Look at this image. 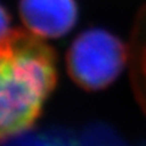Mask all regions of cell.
Listing matches in <instances>:
<instances>
[{
    "instance_id": "6da1fadb",
    "label": "cell",
    "mask_w": 146,
    "mask_h": 146,
    "mask_svg": "<svg viewBox=\"0 0 146 146\" xmlns=\"http://www.w3.org/2000/svg\"><path fill=\"white\" fill-rule=\"evenodd\" d=\"M57 80L56 54L22 29L0 40V143L36 122Z\"/></svg>"
},
{
    "instance_id": "7a4b0ae2",
    "label": "cell",
    "mask_w": 146,
    "mask_h": 146,
    "mask_svg": "<svg viewBox=\"0 0 146 146\" xmlns=\"http://www.w3.org/2000/svg\"><path fill=\"white\" fill-rule=\"evenodd\" d=\"M128 57V48L119 38L105 29H88L68 49L67 71L80 88L100 90L116 80Z\"/></svg>"
},
{
    "instance_id": "3957f363",
    "label": "cell",
    "mask_w": 146,
    "mask_h": 146,
    "mask_svg": "<svg viewBox=\"0 0 146 146\" xmlns=\"http://www.w3.org/2000/svg\"><path fill=\"white\" fill-rule=\"evenodd\" d=\"M20 15L32 33L58 38L74 27L78 7L76 0H20Z\"/></svg>"
},
{
    "instance_id": "277c9868",
    "label": "cell",
    "mask_w": 146,
    "mask_h": 146,
    "mask_svg": "<svg viewBox=\"0 0 146 146\" xmlns=\"http://www.w3.org/2000/svg\"><path fill=\"white\" fill-rule=\"evenodd\" d=\"M128 54L136 100L146 113V4L136 16Z\"/></svg>"
},
{
    "instance_id": "5b68a950",
    "label": "cell",
    "mask_w": 146,
    "mask_h": 146,
    "mask_svg": "<svg viewBox=\"0 0 146 146\" xmlns=\"http://www.w3.org/2000/svg\"><path fill=\"white\" fill-rule=\"evenodd\" d=\"M10 22H11L10 15L6 11V9L0 4V40L5 35H7L9 32H10Z\"/></svg>"
}]
</instances>
